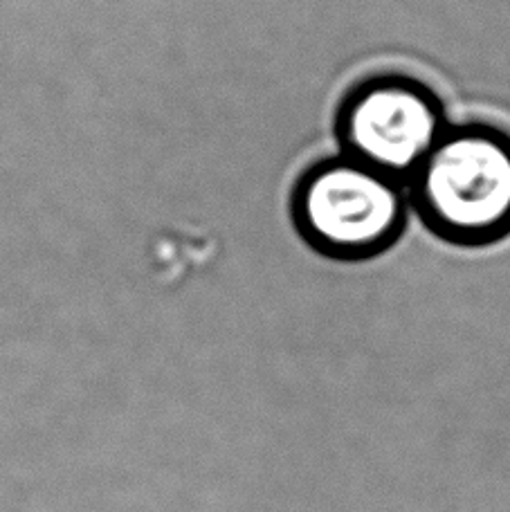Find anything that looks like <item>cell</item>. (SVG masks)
I'll use <instances>...</instances> for the list:
<instances>
[{
  "instance_id": "obj_1",
  "label": "cell",
  "mask_w": 510,
  "mask_h": 512,
  "mask_svg": "<svg viewBox=\"0 0 510 512\" xmlns=\"http://www.w3.org/2000/svg\"><path fill=\"white\" fill-rule=\"evenodd\" d=\"M409 203L443 241L481 248L510 234V137L493 126H448L407 180Z\"/></svg>"
},
{
  "instance_id": "obj_2",
  "label": "cell",
  "mask_w": 510,
  "mask_h": 512,
  "mask_svg": "<svg viewBox=\"0 0 510 512\" xmlns=\"http://www.w3.org/2000/svg\"><path fill=\"white\" fill-rule=\"evenodd\" d=\"M409 205L407 182L342 153L299 178L293 218L313 250L335 261H364L400 239Z\"/></svg>"
},
{
  "instance_id": "obj_3",
  "label": "cell",
  "mask_w": 510,
  "mask_h": 512,
  "mask_svg": "<svg viewBox=\"0 0 510 512\" xmlns=\"http://www.w3.org/2000/svg\"><path fill=\"white\" fill-rule=\"evenodd\" d=\"M448 126L439 97L400 75L355 86L338 115L344 153L403 182L421 167Z\"/></svg>"
}]
</instances>
